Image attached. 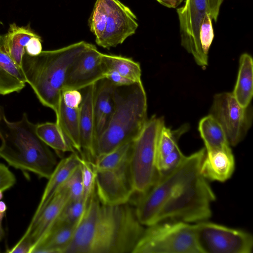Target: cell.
I'll return each mask as SVG.
<instances>
[{
    "label": "cell",
    "mask_w": 253,
    "mask_h": 253,
    "mask_svg": "<svg viewBox=\"0 0 253 253\" xmlns=\"http://www.w3.org/2000/svg\"><path fill=\"white\" fill-rule=\"evenodd\" d=\"M26 83L21 68L5 52L0 50V95L19 92L25 86Z\"/></svg>",
    "instance_id": "7402d4cb"
},
{
    "label": "cell",
    "mask_w": 253,
    "mask_h": 253,
    "mask_svg": "<svg viewBox=\"0 0 253 253\" xmlns=\"http://www.w3.org/2000/svg\"><path fill=\"white\" fill-rule=\"evenodd\" d=\"M132 253H200L194 225L167 220L147 226Z\"/></svg>",
    "instance_id": "9c48e42d"
},
{
    "label": "cell",
    "mask_w": 253,
    "mask_h": 253,
    "mask_svg": "<svg viewBox=\"0 0 253 253\" xmlns=\"http://www.w3.org/2000/svg\"><path fill=\"white\" fill-rule=\"evenodd\" d=\"M115 85L104 78L96 83L93 100L96 141L107 128L114 110Z\"/></svg>",
    "instance_id": "ac0fdd59"
},
{
    "label": "cell",
    "mask_w": 253,
    "mask_h": 253,
    "mask_svg": "<svg viewBox=\"0 0 253 253\" xmlns=\"http://www.w3.org/2000/svg\"><path fill=\"white\" fill-rule=\"evenodd\" d=\"M162 5L170 8H176L183 0H156Z\"/></svg>",
    "instance_id": "60d3db41"
},
{
    "label": "cell",
    "mask_w": 253,
    "mask_h": 253,
    "mask_svg": "<svg viewBox=\"0 0 253 253\" xmlns=\"http://www.w3.org/2000/svg\"><path fill=\"white\" fill-rule=\"evenodd\" d=\"M235 168L234 156L227 146L206 150L200 172L208 180L223 182L232 176Z\"/></svg>",
    "instance_id": "2e32d148"
},
{
    "label": "cell",
    "mask_w": 253,
    "mask_h": 253,
    "mask_svg": "<svg viewBox=\"0 0 253 253\" xmlns=\"http://www.w3.org/2000/svg\"><path fill=\"white\" fill-rule=\"evenodd\" d=\"M214 36L212 20L209 13L207 12L200 25L199 39L202 50L204 54L208 57Z\"/></svg>",
    "instance_id": "d6a6232c"
},
{
    "label": "cell",
    "mask_w": 253,
    "mask_h": 253,
    "mask_svg": "<svg viewBox=\"0 0 253 253\" xmlns=\"http://www.w3.org/2000/svg\"><path fill=\"white\" fill-rule=\"evenodd\" d=\"M200 253H251L253 236L244 230L207 220L194 223Z\"/></svg>",
    "instance_id": "30bf717a"
},
{
    "label": "cell",
    "mask_w": 253,
    "mask_h": 253,
    "mask_svg": "<svg viewBox=\"0 0 253 253\" xmlns=\"http://www.w3.org/2000/svg\"><path fill=\"white\" fill-rule=\"evenodd\" d=\"M81 166L83 185V199L88 203L95 192L96 172L93 162L84 158H81Z\"/></svg>",
    "instance_id": "f546056e"
},
{
    "label": "cell",
    "mask_w": 253,
    "mask_h": 253,
    "mask_svg": "<svg viewBox=\"0 0 253 253\" xmlns=\"http://www.w3.org/2000/svg\"><path fill=\"white\" fill-rule=\"evenodd\" d=\"M114 95L113 114L96 141V158L132 142L148 120L147 96L142 83L115 85Z\"/></svg>",
    "instance_id": "277c9868"
},
{
    "label": "cell",
    "mask_w": 253,
    "mask_h": 253,
    "mask_svg": "<svg viewBox=\"0 0 253 253\" xmlns=\"http://www.w3.org/2000/svg\"><path fill=\"white\" fill-rule=\"evenodd\" d=\"M101 53L89 43L69 69L63 90H80L105 78Z\"/></svg>",
    "instance_id": "5bb4252c"
},
{
    "label": "cell",
    "mask_w": 253,
    "mask_h": 253,
    "mask_svg": "<svg viewBox=\"0 0 253 253\" xmlns=\"http://www.w3.org/2000/svg\"><path fill=\"white\" fill-rule=\"evenodd\" d=\"M42 42L40 36L32 37L25 47V52L30 56L39 55L42 51Z\"/></svg>",
    "instance_id": "8d00e7d4"
},
{
    "label": "cell",
    "mask_w": 253,
    "mask_h": 253,
    "mask_svg": "<svg viewBox=\"0 0 253 253\" xmlns=\"http://www.w3.org/2000/svg\"><path fill=\"white\" fill-rule=\"evenodd\" d=\"M61 187L67 191L69 200L75 201L83 198V185L81 163L67 179Z\"/></svg>",
    "instance_id": "4dcf8cb0"
},
{
    "label": "cell",
    "mask_w": 253,
    "mask_h": 253,
    "mask_svg": "<svg viewBox=\"0 0 253 253\" xmlns=\"http://www.w3.org/2000/svg\"><path fill=\"white\" fill-rule=\"evenodd\" d=\"M137 20L130 9L119 0H96L88 26L96 44L109 49L135 34Z\"/></svg>",
    "instance_id": "8992f818"
},
{
    "label": "cell",
    "mask_w": 253,
    "mask_h": 253,
    "mask_svg": "<svg viewBox=\"0 0 253 253\" xmlns=\"http://www.w3.org/2000/svg\"><path fill=\"white\" fill-rule=\"evenodd\" d=\"M210 114L220 124L230 146L238 144L251 127L253 118L252 106H241L232 92L215 94Z\"/></svg>",
    "instance_id": "8fae6325"
},
{
    "label": "cell",
    "mask_w": 253,
    "mask_h": 253,
    "mask_svg": "<svg viewBox=\"0 0 253 253\" xmlns=\"http://www.w3.org/2000/svg\"><path fill=\"white\" fill-rule=\"evenodd\" d=\"M232 93L242 107L250 105L253 96V60L247 53L240 57L238 77Z\"/></svg>",
    "instance_id": "603a6c76"
},
{
    "label": "cell",
    "mask_w": 253,
    "mask_h": 253,
    "mask_svg": "<svg viewBox=\"0 0 253 253\" xmlns=\"http://www.w3.org/2000/svg\"><path fill=\"white\" fill-rule=\"evenodd\" d=\"M81 158V156L77 153H72L69 156L58 162L48 179V182L32 220L37 217L52 197L59 191L67 179L80 164Z\"/></svg>",
    "instance_id": "d6986e66"
},
{
    "label": "cell",
    "mask_w": 253,
    "mask_h": 253,
    "mask_svg": "<svg viewBox=\"0 0 253 253\" xmlns=\"http://www.w3.org/2000/svg\"><path fill=\"white\" fill-rule=\"evenodd\" d=\"M164 124L163 118L152 116L131 143L129 167L134 194L137 196L147 192L158 179L157 146Z\"/></svg>",
    "instance_id": "ba28073f"
},
{
    "label": "cell",
    "mask_w": 253,
    "mask_h": 253,
    "mask_svg": "<svg viewBox=\"0 0 253 253\" xmlns=\"http://www.w3.org/2000/svg\"><path fill=\"white\" fill-rule=\"evenodd\" d=\"M105 78L111 81L114 85L117 86L128 85L134 83L126 79L114 71H106L105 74Z\"/></svg>",
    "instance_id": "74e56055"
},
{
    "label": "cell",
    "mask_w": 253,
    "mask_h": 253,
    "mask_svg": "<svg viewBox=\"0 0 253 253\" xmlns=\"http://www.w3.org/2000/svg\"><path fill=\"white\" fill-rule=\"evenodd\" d=\"M205 153L204 147L189 156H185L176 168L159 177L147 192L137 197L135 211L143 226L154 224L160 210L173 190L200 171Z\"/></svg>",
    "instance_id": "52a82bcc"
},
{
    "label": "cell",
    "mask_w": 253,
    "mask_h": 253,
    "mask_svg": "<svg viewBox=\"0 0 253 253\" xmlns=\"http://www.w3.org/2000/svg\"><path fill=\"white\" fill-rule=\"evenodd\" d=\"M56 123L72 146L82 157L79 127V108H70L61 99L55 112Z\"/></svg>",
    "instance_id": "44dd1931"
},
{
    "label": "cell",
    "mask_w": 253,
    "mask_h": 253,
    "mask_svg": "<svg viewBox=\"0 0 253 253\" xmlns=\"http://www.w3.org/2000/svg\"><path fill=\"white\" fill-rule=\"evenodd\" d=\"M200 172L178 185L166 200L154 223L167 220L197 223L211 216L215 194Z\"/></svg>",
    "instance_id": "5b68a950"
},
{
    "label": "cell",
    "mask_w": 253,
    "mask_h": 253,
    "mask_svg": "<svg viewBox=\"0 0 253 253\" xmlns=\"http://www.w3.org/2000/svg\"><path fill=\"white\" fill-rule=\"evenodd\" d=\"M181 45L191 54L196 63L203 68L208 65V57L202 49L199 30L202 20L209 12L207 0H185L184 4L176 10Z\"/></svg>",
    "instance_id": "7c38bea8"
},
{
    "label": "cell",
    "mask_w": 253,
    "mask_h": 253,
    "mask_svg": "<svg viewBox=\"0 0 253 253\" xmlns=\"http://www.w3.org/2000/svg\"><path fill=\"white\" fill-rule=\"evenodd\" d=\"M189 127L184 125L174 130L167 127L165 124L162 127L158 138L156 165L158 162L164 159L178 145L180 137L186 132Z\"/></svg>",
    "instance_id": "4316f807"
},
{
    "label": "cell",
    "mask_w": 253,
    "mask_h": 253,
    "mask_svg": "<svg viewBox=\"0 0 253 253\" xmlns=\"http://www.w3.org/2000/svg\"><path fill=\"white\" fill-rule=\"evenodd\" d=\"M95 170V192L102 204L117 205L128 203L134 194L130 170L129 157L115 168Z\"/></svg>",
    "instance_id": "4fadbf2b"
},
{
    "label": "cell",
    "mask_w": 253,
    "mask_h": 253,
    "mask_svg": "<svg viewBox=\"0 0 253 253\" xmlns=\"http://www.w3.org/2000/svg\"><path fill=\"white\" fill-rule=\"evenodd\" d=\"M89 43L80 41L36 56L25 53L21 69L42 105L56 111L69 69Z\"/></svg>",
    "instance_id": "3957f363"
},
{
    "label": "cell",
    "mask_w": 253,
    "mask_h": 253,
    "mask_svg": "<svg viewBox=\"0 0 253 253\" xmlns=\"http://www.w3.org/2000/svg\"><path fill=\"white\" fill-rule=\"evenodd\" d=\"M69 200L67 191L61 187L37 217L31 220L24 235L29 237L33 246L52 226Z\"/></svg>",
    "instance_id": "e0dca14e"
},
{
    "label": "cell",
    "mask_w": 253,
    "mask_h": 253,
    "mask_svg": "<svg viewBox=\"0 0 253 253\" xmlns=\"http://www.w3.org/2000/svg\"><path fill=\"white\" fill-rule=\"evenodd\" d=\"M38 36L30 24L20 27L15 23H11L7 33L3 36L2 50L21 68L26 46L32 37Z\"/></svg>",
    "instance_id": "ffe728a7"
},
{
    "label": "cell",
    "mask_w": 253,
    "mask_h": 253,
    "mask_svg": "<svg viewBox=\"0 0 253 253\" xmlns=\"http://www.w3.org/2000/svg\"><path fill=\"white\" fill-rule=\"evenodd\" d=\"M101 58L105 72L114 71L134 83H142L140 65L132 58L102 53Z\"/></svg>",
    "instance_id": "cb8c5ba5"
},
{
    "label": "cell",
    "mask_w": 253,
    "mask_h": 253,
    "mask_svg": "<svg viewBox=\"0 0 253 253\" xmlns=\"http://www.w3.org/2000/svg\"><path fill=\"white\" fill-rule=\"evenodd\" d=\"M185 155L177 145L174 150L156 165L158 177L163 176L176 168L184 159Z\"/></svg>",
    "instance_id": "1f68e13d"
},
{
    "label": "cell",
    "mask_w": 253,
    "mask_h": 253,
    "mask_svg": "<svg viewBox=\"0 0 253 253\" xmlns=\"http://www.w3.org/2000/svg\"><path fill=\"white\" fill-rule=\"evenodd\" d=\"M3 36L0 35V50H2L3 44Z\"/></svg>",
    "instance_id": "b9f144b4"
},
{
    "label": "cell",
    "mask_w": 253,
    "mask_h": 253,
    "mask_svg": "<svg viewBox=\"0 0 253 253\" xmlns=\"http://www.w3.org/2000/svg\"><path fill=\"white\" fill-rule=\"evenodd\" d=\"M96 84L81 90L82 102L79 107V127L82 157L94 163L96 159L93 100Z\"/></svg>",
    "instance_id": "9a60e30c"
},
{
    "label": "cell",
    "mask_w": 253,
    "mask_h": 253,
    "mask_svg": "<svg viewBox=\"0 0 253 253\" xmlns=\"http://www.w3.org/2000/svg\"><path fill=\"white\" fill-rule=\"evenodd\" d=\"M36 131L39 138L56 152L77 153L56 123L45 122L37 124Z\"/></svg>",
    "instance_id": "484cf974"
},
{
    "label": "cell",
    "mask_w": 253,
    "mask_h": 253,
    "mask_svg": "<svg viewBox=\"0 0 253 253\" xmlns=\"http://www.w3.org/2000/svg\"><path fill=\"white\" fill-rule=\"evenodd\" d=\"M7 210V206L4 202L0 201V241L4 237V230L2 222Z\"/></svg>",
    "instance_id": "ab89813d"
},
{
    "label": "cell",
    "mask_w": 253,
    "mask_h": 253,
    "mask_svg": "<svg viewBox=\"0 0 253 253\" xmlns=\"http://www.w3.org/2000/svg\"><path fill=\"white\" fill-rule=\"evenodd\" d=\"M61 99L67 106L79 108L83 100L81 91L76 89H64L62 91Z\"/></svg>",
    "instance_id": "836d02e7"
},
{
    "label": "cell",
    "mask_w": 253,
    "mask_h": 253,
    "mask_svg": "<svg viewBox=\"0 0 253 253\" xmlns=\"http://www.w3.org/2000/svg\"><path fill=\"white\" fill-rule=\"evenodd\" d=\"M87 203L83 198L75 201L69 200L50 228L61 225H78L84 215Z\"/></svg>",
    "instance_id": "83f0119b"
},
{
    "label": "cell",
    "mask_w": 253,
    "mask_h": 253,
    "mask_svg": "<svg viewBox=\"0 0 253 253\" xmlns=\"http://www.w3.org/2000/svg\"><path fill=\"white\" fill-rule=\"evenodd\" d=\"M144 229L128 203L104 205L94 192L64 253H132Z\"/></svg>",
    "instance_id": "6da1fadb"
},
{
    "label": "cell",
    "mask_w": 253,
    "mask_h": 253,
    "mask_svg": "<svg viewBox=\"0 0 253 253\" xmlns=\"http://www.w3.org/2000/svg\"><path fill=\"white\" fill-rule=\"evenodd\" d=\"M3 197V191L0 190V201L2 199Z\"/></svg>",
    "instance_id": "7bdbcfd3"
},
{
    "label": "cell",
    "mask_w": 253,
    "mask_h": 253,
    "mask_svg": "<svg viewBox=\"0 0 253 253\" xmlns=\"http://www.w3.org/2000/svg\"><path fill=\"white\" fill-rule=\"evenodd\" d=\"M36 128L26 113L18 121H8L0 105V157L15 169L48 179L58 162Z\"/></svg>",
    "instance_id": "7a4b0ae2"
},
{
    "label": "cell",
    "mask_w": 253,
    "mask_h": 253,
    "mask_svg": "<svg viewBox=\"0 0 253 253\" xmlns=\"http://www.w3.org/2000/svg\"><path fill=\"white\" fill-rule=\"evenodd\" d=\"M33 243L27 236L24 235L11 249L7 250L9 253H30Z\"/></svg>",
    "instance_id": "d590c367"
},
{
    "label": "cell",
    "mask_w": 253,
    "mask_h": 253,
    "mask_svg": "<svg viewBox=\"0 0 253 253\" xmlns=\"http://www.w3.org/2000/svg\"><path fill=\"white\" fill-rule=\"evenodd\" d=\"M198 130L206 150L230 146L221 126L210 114L200 120Z\"/></svg>",
    "instance_id": "d4e9b609"
},
{
    "label": "cell",
    "mask_w": 253,
    "mask_h": 253,
    "mask_svg": "<svg viewBox=\"0 0 253 253\" xmlns=\"http://www.w3.org/2000/svg\"><path fill=\"white\" fill-rule=\"evenodd\" d=\"M209 13L211 19L215 22L217 21L221 6L225 0H207Z\"/></svg>",
    "instance_id": "f35d334b"
},
{
    "label": "cell",
    "mask_w": 253,
    "mask_h": 253,
    "mask_svg": "<svg viewBox=\"0 0 253 253\" xmlns=\"http://www.w3.org/2000/svg\"><path fill=\"white\" fill-rule=\"evenodd\" d=\"M131 143V142L123 145L106 154L97 157L93 163L95 169H109L122 164L129 157Z\"/></svg>",
    "instance_id": "f1b7e54d"
},
{
    "label": "cell",
    "mask_w": 253,
    "mask_h": 253,
    "mask_svg": "<svg viewBox=\"0 0 253 253\" xmlns=\"http://www.w3.org/2000/svg\"><path fill=\"white\" fill-rule=\"evenodd\" d=\"M16 181L14 174L5 165L0 163V190L4 192L10 189Z\"/></svg>",
    "instance_id": "e575fe53"
}]
</instances>
